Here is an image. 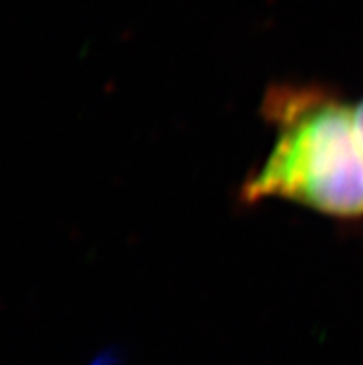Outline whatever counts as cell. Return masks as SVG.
<instances>
[{
    "mask_svg": "<svg viewBox=\"0 0 363 365\" xmlns=\"http://www.w3.org/2000/svg\"><path fill=\"white\" fill-rule=\"evenodd\" d=\"M354 113H356V126H358L359 138H362V143H363V101L359 102L358 106H354Z\"/></svg>",
    "mask_w": 363,
    "mask_h": 365,
    "instance_id": "7a4b0ae2",
    "label": "cell"
},
{
    "mask_svg": "<svg viewBox=\"0 0 363 365\" xmlns=\"http://www.w3.org/2000/svg\"><path fill=\"white\" fill-rule=\"evenodd\" d=\"M263 115L275 141L241 199H284L332 217H363V143L354 106L327 88L282 83L267 89Z\"/></svg>",
    "mask_w": 363,
    "mask_h": 365,
    "instance_id": "6da1fadb",
    "label": "cell"
}]
</instances>
